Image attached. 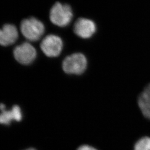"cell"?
<instances>
[{
  "instance_id": "30bf717a",
  "label": "cell",
  "mask_w": 150,
  "mask_h": 150,
  "mask_svg": "<svg viewBox=\"0 0 150 150\" xmlns=\"http://www.w3.org/2000/svg\"><path fill=\"white\" fill-rule=\"evenodd\" d=\"M134 150H150V137L146 136L139 139L134 145Z\"/></svg>"
},
{
  "instance_id": "7c38bea8",
  "label": "cell",
  "mask_w": 150,
  "mask_h": 150,
  "mask_svg": "<svg viewBox=\"0 0 150 150\" xmlns=\"http://www.w3.org/2000/svg\"><path fill=\"white\" fill-rule=\"evenodd\" d=\"M36 150L35 149H34V148H30V149H28L27 150Z\"/></svg>"
},
{
  "instance_id": "277c9868",
  "label": "cell",
  "mask_w": 150,
  "mask_h": 150,
  "mask_svg": "<svg viewBox=\"0 0 150 150\" xmlns=\"http://www.w3.org/2000/svg\"><path fill=\"white\" fill-rule=\"evenodd\" d=\"M64 43L62 38L54 34L46 36L40 43V48L47 57H58L62 51Z\"/></svg>"
},
{
  "instance_id": "6da1fadb",
  "label": "cell",
  "mask_w": 150,
  "mask_h": 150,
  "mask_svg": "<svg viewBox=\"0 0 150 150\" xmlns=\"http://www.w3.org/2000/svg\"><path fill=\"white\" fill-rule=\"evenodd\" d=\"M20 31L23 37L31 42L38 41L45 32L43 22L34 17L23 19L20 24Z\"/></svg>"
},
{
  "instance_id": "9c48e42d",
  "label": "cell",
  "mask_w": 150,
  "mask_h": 150,
  "mask_svg": "<svg viewBox=\"0 0 150 150\" xmlns=\"http://www.w3.org/2000/svg\"><path fill=\"white\" fill-rule=\"evenodd\" d=\"M138 105L144 116L150 120V84L139 95Z\"/></svg>"
},
{
  "instance_id": "7a4b0ae2",
  "label": "cell",
  "mask_w": 150,
  "mask_h": 150,
  "mask_svg": "<svg viewBox=\"0 0 150 150\" xmlns=\"http://www.w3.org/2000/svg\"><path fill=\"white\" fill-rule=\"evenodd\" d=\"M50 20L54 25L59 27L67 26L74 17L71 7L68 4L56 2L50 11Z\"/></svg>"
},
{
  "instance_id": "8992f818",
  "label": "cell",
  "mask_w": 150,
  "mask_h": 150,
  "mask_svg": "<svg viewBox=\"0 0 150 150\" xmlns=\"http://www.w3.org/2000/svg\"><path fill=\"white\" fill-rule=\"evenodd\" d=\"M96 25L92 20L80 18L75 23L74 31L79 38L87 39L91 38L96 31Z\"/></svg>"
},
{
  "instance_id": "52a82bcc",
  "label": "cell",
  "mask_w": 150,
  "mask_h": 150,
  "mask_svg": "<svg viewBox=\"0 0 150 150\" xmlns=\"http://www.w3.org/2000/svg\"><path fill=\"white\" fill-rule=\"evenodd\" d=\"M18 38V31L15 25L11 23L5 24L0 28V45L4 47L14 44Z\"/></svg>"
},
{
  "instance_id": "5b68a950",
  "label": "cell",
  "mask_w": 150,
  "mask_h": 150,
  "mask_svg": "<svg viewBox=\"0 0 150 150\" xmlns=\"http://www.w3.org/2000/svg\"><path fill=\"white\" fill-rule=\"evenodd\" d=\"M15 59L22 65L32 64L37 57V51L29 42H24L17 46L13 51Z\"/></svg>"
},
{
  "instance_id": "8fae6325",
  "label": "cell",
  "mask_w": 150,
  "mask_h": 150,
  "mask_svg": "<svg viewBox=\"0 0 150 150\" xmlns=\"http://www.w3.org/2000/svg\"><path fill=\"white\" fill-rule=\"evenodd\" d=\"M77 150H97L96 149L90 145H84L81 146L78 148Z\"/></svg>"
},
{
  "instance_id": "ba28073f",
  "label": "cell",
  "mask_w": 150,
  "mask_h": 150,
  "mask_svg": "<svg viewBox=\"0 0 150 150\" xmlns=\"http://www.w3.org/2000/svg\"><path fill=\"white\" fill-rule=\"evenodd\" d=\"M0 124L9 125L12 121H21V110L17 105L13 106L11 110H7L5 105L4 103H0Z\"/></svg>"
},
{
  "instance_id": "3957f363",
  "label": "cell",
  "mask_w": 150,
  "mask_h": 150,
  "mask_svg": "<svg viewBox=\"0 0 150 150\" xmlns=\"http://www.w3.org/2000/svg\"><path fill=\"white\" fill-rule=\"evenodd\" d=\"M87 67L86 56L81 53H75L66 57L62 64L64 72L69 75H80Z\"/></svg>"
}]
</instances>
